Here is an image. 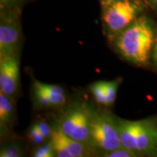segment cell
I'll return each mask as SVG.
<instances>
[{
    "instance_id": "1",
    "label": "cell",
    "mask_w": 157,
    "mask_h": 157,
    "mask_svg": "<svg viewBox=\"0 0 157 157\" xmlns=\"http://www.w3.org/2000/svg\"><path fill=\"white\" fill-rule=\"evenodd\" d=\"M152 25L145 17L135 19L113 39L117 51L128 61L146 63L155 42Z\"/></svg>"
},
{
    "instance_id": "2",
    "label": "cell",
    "mask_w": 157,
    "mask_h": 157,
    "mask_svg": "<svg viewBox=\"0 0 157 157\" xmlns=\"http://www.w3.org/2000/svg\"><path fill=\"white\" fill-rule=\"evenodd\" d=\"M90 144L94 148L107 152L121 146L117 119L108 111L93 113Z\"/></svg>"
},
{
    "instance_id": "3",
    "label": "cell",
    "mask_w": 157,
    "mask_h": 157,
    "mask_svg": "<svg viewBox=\"0 0 157 157\" xmlns=\"http://www.w3.org/2000/svg\"><path fill=\"white\" fill-rule=\"evenodd\" d=\"M103 5V23L113 39L136 19L139 11V7L132 0H117Z\"/></svg>"
},
{
    "instance_id": "4",
    "label": "cell",
    "mask_w": 157,
    "mask_h": 157,
    "mask_svg": "<svg viewBox=\"0 0 157 157\" xmlns=\"http://www.w3.org/2000/svg\"><path fill=\"white\" fill-rule=\"evenodd\" d=\"M93 113L84 104L71 108L60 119L58 127L74 140L90 144V129Z\"/></svg>"
},
{
    "instance_id": "5",
    "label": "cell",
    "mask_w": 157,
    "mask_h": 157,
    "mask_svg": "<svg viewBox=\"0 0 157 157\" xmlns=\"http://www.w3.org/2000/svg\"><path fill=\"white\" fill-rule=\"evenodd\" d=\"M21 46V28L11 17L2 18L0 24V58L16 57Z\"/></svg>"
},
{
    "instance_id": "6",
    "label": "cell",
    "mask_w": 157,
    "mask_h": 157,
    "mask_svg": "<svg viewBox=\"0 0 157 157\" xmlns=\"http://www.w3.org/2000/svg\"><path fill=\"white\" fill-rule=\"evenodd\" d=\"M20 84V64L16 57L0 58V92L13 97Z\"/></svg>"
},
{
    "instance_id": "7",
    "label": "cell",
    "mask_w": 157,
    "mask_h": 157,
    "mask_svg": "<svg viewBox=\"0 0 157 157\" xmlns=\"http://www.w3.org/2000/svg\"><path fill=\"white\" fill-rule=\"evenodd\" d=\"M157 146V127L151 120L138 121L136 137L137 152L150 154Z\"/></svg>"
},
{
    "instance_id": "8",
    "label": "cell",
    "mask_w": 157,
    "mask_h": 157,
    "mask_svg": "<svg viewBox=\"0 0 157 157\" xmlns=\"http://www.w3.org/2000/svg\"><path fill=\"white\" fill-rule=\"evenodd\" d=\"M118 129L121 146L136 152V137L138 127V121H128L117 119Z\"/></svg>"
},
{
    "instance_id": "9",
    "label": "cell",
    "mask_w": 157,
    "mask_h": 157,
    "mask_svg": "<svg viewBox=\"0 0 157 157\" xmlns=\"http://www.w3.org/2000/svg\"><path fill=\"white\" fill-rule=\"evenodd\" d=\"M15 113V102L13 97L0 92V124L5 128L13 120Z\"/></svg>"
},
{
    "instance_id": "10",
    "label": "cell",
    "mask_w": 157,
    "mask_h": 157,
    "mask_svg": "<svg viewBox=\"0 0 157 157\" xmlns=\"http://www.w3.org/2000/svg\"><path fill=\"white\" fill-rule=\"evenodd\" d=\"M34 85L37 86L46 93L50 99L52 106L62 105L66 103V95L64 90L60 86L42 83L36 80L34 81Z\"/></svg>"
},
{
    "instance_id": "11",
    "label": "cell",
    "mask_w": 157,
    "mask_h": 157,
    "mask_svg": "<svg viewBox=\"0 0 157 157\" xmlns=\"http://www.w3.org/2000/svg\"><path fill=\"white\" fill-rule=\"evenodd\" d=\"M119 78L110 82H103L105 98H106V106L112 105L114 103L118 87L120 84Z\"/></svg>"
},
{
    "instance_id": "12",
    "label": "cell",
    "mask_w": 157,
    "mask_h": 157,
    "mask_svg": "<svg viewBox=\"0 0 157 157\" xmlns=\"http://www.w3.org/2000/svg\"><path fill=\"white\" fill-rule=\"evenodd\" d=\"M90 91L93 94L95 101L99 104L106 106V98L104 90L103 82H97L90 85Z\"/></svg>"
},
{
    "instance_id": "13",
    "label": "cell",
    "mask_w": 157,
    "mask_h": 157,
    "mask_svg": "<svg viewBox=\"0 0 157 157\" xmlns=\"http://www.w3.org/2000/svg\"><path fill=\"white\" fill-rule=\"evenodd\" d=\"M23 156V150L16 143L7 144L2 147L0 151L1 157H20Z\"/></svg>"
},
{
    "instance_id": "14",
    "label": "cell",
    "mask_w": 157,
    "mask_h": 157,
    "mask_svg": "<svg viewBox=\"0 0 157 157\" xmlns=\"http://www.w3.org/2000/svg\"><path fill=\"white\" fill-rule=\"evenodd\" d=\"M55 156L56 153L50 140V142L43 143L39 146L33 154V156L34 157H52Z\"/></svg>"
},
{
    "instance_id": "15",
    "label": "cell",
    "mask_w": 157,
    "mask_h": 157,
    "mask_svg": "<svg viewBox=\"0 0 157 157\" xmlns=\"http://www.w3.org/2000/svg\"><path fill=\"white\" fill-rule=\"evenodd\" d=\"M137 154L136 152L129 150L124 148L123 146L119 147L115 150L110 151L103 152V156L105 157H135L137 156Z\"/></svg>"
},
{
    "instance_id": "16",
    "label": "cell",
    "mask_w": 157,
    "mask_h": 157,
    "mask_svg": "<svg viewBox=\"0 0 157 157\" xmlns=\"http://www.w3.org/2000/svg\"><path fill=\"white\" fill-rule=\"evenodd\" d=\"M28 136L31 142L36 145L42 144V143L46 140V138H45L44 135L40 132V131L39 130L38 128H37L36 125L35 124H33L32 127H31V129H29Z\"/></svg>"
},
{
    "instance_id": "17",
    "label": "cell",
    "mask_w": 157,
    "mask_h": 157,
    "mask_svg": "<svg viewBox=\"0 0 157 157\" xmlns=\"http://www.w3.org/2000/svg\"><path fill=\"white\" fill-rule=\"evenodd\" d=\"M34 93L37 98L38 103L40 104L41 105H42V106H44V107L52 106V104L50 103V99H49L48 95H46V93H45L42 90H41L40 88L38 87L36 85H34Z\"/></svg>"
},
{
    "instance_id": "18",
    "label": "cell",
    "mask_w": 157,
    "mask_h": 157,
    "mask_svg": "<svg viewBox=\"0 0 157 157\" xmlns=\"http://www.w3.org/2000/svg\"><path fill=\"white\" fill-rule=\"evenodd\" d=\"M35 124L36 125L37 128L39 129L40 132L44 135L45 138H50L51 135H52V129L49 126L48 123H46L44 121H39L35 123Z\"/></svg>"
},
{
    "instance_id": "19",
    "label": "cell",
    "mask_w": 157,
    "mask_h": 157,
    "mask_svg": "<svg viewBox=\"0 0 157 157\" xmlns=\"http://www.w3.org/2000/svg\"><path fill=\"white\" fill-rule=\"evenodd\" d=\"M152 57H153V59H154V63L156 64L157 66V36L156 37V39H155L154 44V47H153Z\"/></svg>"
},
{
    "instance_id": "20",
    "label": "cell",
    "mask_w": 157,
    "mask_h": 157,
    "mask_svg": "<svg viewBox=\"0 0 157 157\" xmlns=\"http://www.w3.org/2000/svg\"><path fill=\"white\" fill-rule=\"evenodd\" d=\"M102 2H103V5H105V4H109L112 2L117 1V0H101Z\"/></svg>"
},
{
    "instance_id": "21",
    "label": "cell",
    "mask_w": 157,
    "mask_h": 157,
    "mask_svg": "<svg viewBox=\"0 0 157 157\" xmlns=\"http://www.w3.org/2000/svg\"><path fill=\"white\" fill-rule=\"evenodd\" d=\"M150 2H151L153 4L157 6V0H150Z\"/></svg>"
}]
</instances>
